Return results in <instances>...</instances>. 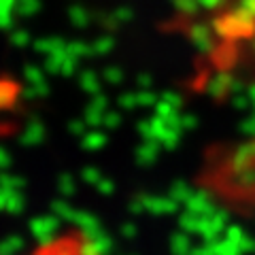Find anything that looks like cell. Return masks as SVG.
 Listing matches in <instances>:
<instances>
[{
	"label": "cell",
	"mask_w": 255,
	"mask_h": 255,
	"mask_svg": "<svg viewBox=\"0 0 255 255\" xmlns=\"http://www.w3.org/2000/svg\"><path fill=\"white\" fill-rule=\"evenodd\" d=\"M21 255H102V249L87 232L70 228L36 243Z\"/></svg>",
	"instance_id": "cell-1"
}]
</instances>
